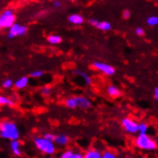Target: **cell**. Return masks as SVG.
<instances>
[{
	"label": "cell",
	"mask_w": 158,
	"mask_h": 158,
	"mask_svg": "<svg viewBox=\"0 0 158 158\" xmlns=\"http://www.w3.org/2000/svg\"><path fill=\"white\" fill-rule=\"evenodd\" d=\"M132 144L137 150L146 152H156L158 148L157 140L148 133H137L133 138Z\"/></svg>",
	"instance_id": "obj_1"
},
{
	"label": "cell",
	"mask_w": 158,
	"mask_h": 158,
	"mask_svg": "<svg viewBox=\"0 0 158 158\" xmlns=\"http://www.w3.org/2000/svg\"><path fill=\"white\" fill-rule=\"evenodd\" d=\"M0 138L7 141L19 140L20 131L16 123L8 119L0 121Z\"/></svg>",
	"instance_id": "obj_2"
},
{
	"label": "cell",
	"mask_w": 158,
	"mask_h": 158,
	"mask_svg": "<svg viewBox=\"0 0 158 158\" xmlns=\"http://www.w3.org/2000/svg\"><path fill=\"white\" fill-rule=\"evenodd\" d=\"M33 141L36 150L46 156H53L57 152V145L54 141L48 140L44 136H36Z\"/></svg>",
	"instance_id": "obj_3"
},
{
	"label": "cell",
	"mask_w": 158,
	"mask_h": 158,
	"mask_svg": "<svg viewBox=\"0 0 158 158\" xmlns=\"http://www.w3.org/2000/svg\"><path fill=\"white\" fill-rule=\"evenodd\" d=\"M121 127L129 135H135L139 132V123L131 117H125L121 120Z\"/></svg>",
	"instance_id": "obj_4"
},
{
	"label": "cell",
	"mask_w": 158,
	"mask_h": 158,
	"mask_svg": "<svg viewBox=\"0 0 158 158\" xmlns=\"http://www.w3.org/2000/svg\"><path fill=\"white\" fill-rule=\"evenodd\" d=\"M16 20V16L13 9H6L0 14V24L5 29H9L12 27Z\"/></svg>",
	"instance_id": "obj_5"
},
{
	"label": "cell",
	"mask_w": 158,
	"mask_h": 158,
	"mask_svg": "<svg viewBox=\"0 0 158 158\" xmlns=\"http://www.w3.org/2000/svg\"><path fill=\"white\" fill-rule=\"evenodd\" d=\"M28 28L26 25H20L18 23H15L12 27L9 28L8 31V39H15L17 36H23L27 34Z\"/></svg>",
	"instance_id": "obj_6"
},
{
	"label": "cell",
	"mask_w": 158,
	"mask_h": 158,
	"mask_svg": "<svg viewBox=\"0 0 158 158\" xmlns=\"http://www.w3.org/2000/svg\"><path fill=\"white\" fill-rule=\"evenodd\" d=\"M92 67L100 71L101 73L105 74L106 76H113L115 74V68L111 66L110 64L101 62V61H94L92 63Z\"/></svg>",
	"instance_id": "obj_7"
},
{
	"label": "cell",
	"mask_w": 158,
	"mask_h": 158,
	"mask_svg": "<svg viewBox=\"0 0 158 158\" xmlns=\"http://www.w3.org/2000/svg\"><path fill=\"white\" fill-rule=\"evenodd\" d=\"M59 158H85L83 152L77 148H66L60 152Z\"/></svg>",
	"instance_id": "obj_8"
},
{
	"label": "cell",
	"mask_w": 158,
	"mask_h": 158,
	"mask_svg": "<svg viewBox=\"0 0 158 158\" xmlns=\"http://www.w3.org/2000/svg\"><path fill=\"white\" fill-rule=\"evenodd\" d=\"M55 144L57 145V147L60 148H65L69 145L70 143V137L67 134L64 133H60V134H56L55 137Z\"/></svg>",
	"instance_id": "obj_9"
},
{
	"label": "cell",
	"mask_w": 158,
	"mask_h": 158,
	"mask_svg": "<svg viewBox=\"0 0 158 158\" xmlns=\"http://www.w3.org/2000/svg\"><path fill=\"white\" fill-rule=\"evenodd\" d=\"M75 99H76L77 108L87 109V108L91 107V106H92L91 101L85 96H75Z\"/></svg>",
	"instance_id": "obj_10"
},
{
	"label": "cell",
	"mask_w": 158,
	"mask_h": 158,
	"mask_svg": "<svg viewBox=\"0 0 158 158\" xmlns=\"http://www.w3.org/2000/svg\"><path fill=\"white\" fill-rule=\"evenodd\" d=\"M89 23L92 26L100 29L101 31H109L111 29V24L108 21H100L98 19H95V18H92L89 20Z\"/></svg>",
	"instance_id": "obj_11"
},
{
	"label": "cell",
	"mask_w": 158,
	"mask_h": 158,
	"mask_svg": "<svg viewBox=\"0 0 158 158\" xmlns=\"http://www.w3.org/2000/svg\"><path fill=\"white\" fill-rule=\"evenodd\" d=\"M10 150L12 153L15 156H21L22 155V150H21V143L19 140H13L10 141Z\"/></svg>",
	"instance_id": "obj_12"
},
{
	"label": "cell",
	"mask_w": 158,
	"mask_h": 158,
	"mask_svg": "<svg viewBox=\"0 0 158 158\" xmlns=\"http://www.w3.org/2000/svg\"><path fill=\"white\" fill-rule=\"evenodd\" d=\"M102 152L98 148H89L83 152L85 158H102Z\"/></svg>",
	"instance_id": "obj_13"
},
{
	"label": "cell",
	"mask_w": 158,
	"mask_h": 158,
	"mask_svg": "<svg viewBox=\"0 0 158 158\" xmlns=\"http://www.w3.org/2000/svg\"><path fill=\"white\" fill-rule=\"evenodd\" d=\"M28 85H29V78L26 77V76H23L19 79H17L15 81V87L18 90H22V89H25Z\"/></svg>",
	"instance_id": "obj_14"
},
{
	"label": "cell",
	"mask_w": 158,
	"mask_h": 158,
	"mask_svg": "<svg viewBox=\"0 0 158 158\" xmlns=\"http://www.w3.org/2000/svg\"><path fill=\"white\" fill-rule=\"evenodd\" d=\"M106 93H107V95L111 98H113V99H116V98H119L121 95H122V91L120 90V88H118L117 86L115 85H109L107 86L106 88Z\"/></svg>",
	"instance_id": "obj_15"
},
{
	"label": "cell",
	"mask_w": 158,
	"mask_h": 158,
	"mask_svg": "<svg viewBox=\"0 0 158 158\" xmlns=\"http://www.w3.org/2000/svg\"><path fill=\"white\" fill-rule=\"evenodd\" d=\"M68 21L74 25H81L85 22V18L79 14H71L68 16Z\"/></svg>",
	"instance_id": "obj_16"
},
{
	"label": "cell",
	"mask_w": 158,
	"mask_h": 158,
	"mask_svg": "<svg viewBox=\"0 0 158 158\" xmlns=\"http://www.w3.org/2000/svg\"><path fill=\"white\" fill-rule=\"evenodd\" d=\"M73 74H75V75L80 76L81 78H82L86 85H92V79H91V77L88 75V74H86L85 72H83L81 70H79V69H74L73 70Z\"/></svg>",
	"instance_id": "obj_17"
},
{
	"label": "cell",
	"mask_w": 158,
	"mask_h": 158,
	"mask_svg": "<svg viewBox=\"0 0 158 158\" xmlns=\"http://www.w3.org/2000/svg\"><path fill=\"white\" fill-rule=\"evenodd\" d=\"M15 101L10 97L0 94V106H15Z\"/></svg>",
	"instance_id": "obj_18"
},
{
	"label": "cell",
	"mask_w": 158,
	"mask_h": 158,
	"mask_svg": "<svg viewBox=\"0 0 158 158\" xmlns=\"http://www.w3.org/2000/svg\"><path fill=\"white\" fill-rule=\"evenodd\" d=\"M61 40H62L61 36L59 35H48V38H47V41L52 45L60 44L61 42Z\"/></svg>",
	"instance_id": "obj_19"
},
{
	"label": "cell",
	"mask_w": 158,
	"mask_h": 158,
	"mask_svg": "<svg viewBox=\"0 0 158 158\" xmlns=\"http://www.w3.org/2000/svg\"><path fill=\"white\" fill-rule=\"evenodd\" d=\"M102 158H118V155L112 150H106L102 152Z\"/></svg>",
	"instance_id": "obj_20"
},
{
	"label": "cell",
	"mask_w": 158,
	"mask_h": 158,
	"mask_svg": "<svg viewBox=\"0 0 158 158\" xmlns=\"http://www.w3.org/2000/svg\"><path fill=\"white\" fill-rule=\"evenodd\" d=\"M139 132L138 133H148V129H150V126L147 122H140L139 123Z\"/></svg>",
	"instance_id": "obj_21"
},
{
	"label": "cell",
	"mask_w": 158,
	"mask_h": 158,
	"mask_svg": "<svg viewBox=\"0 0 158 158\" xmlns=\"http://www.w3.org/2000/svg\"><path fill=\"white\" fill-rule=\"evenodd\" d=\"M14 85H15V81L10 78L4 80L3 82H2V87L4 89H11Z\"/></svg>",
	"instance_id": "obj_22"
},
{
	"label": "cell",
	"mask_w": 158,
	"mask_h": 158,
	"mask_svg": "<svg viewBox=\"0 0 158 158\" xmlns=\"http://www.w3.org/2000/svg\"><path fill=\"white\" fill-rule=\"evenodd\" d=\"M40 92H41V94L44 97H49L51 95V93H52V88L49 85H44V86L41 87Z\"/></svg>",
	"instance_id": "obj_23"
},
{
	"label": "cell",
	"mask_w": 158,
	"mask_h": 158,
	"mask_svg": "<svg viewBox=\"0 0 158 158\" xmlns=\"http://www.w3.org/2000/svg\"><path fill=\"white\" fill-rule=\"evenodd\" d=\"M147 23H148V25H150V26H156V25H158V16L152 15L150 17H148Z\"/></svg>",
	"instance_id": "obj_24"
},
{
	"label": "cell",
	"mask_w": 158,
	"mask_h": 158,
	"mask_svg": "<svg viewBox=\"0 0 158 158\" xmlns=\"http://www.w3.org/2000/svg\"><path fill=\"white\" fill-rule=\"evenodd\" d=\"M43 75H44V72L42 70H35V71L31 72V74H30V76L32 78H35V79L41 78Z\"/></svg>",
	"instance_id": "obj_25"
},
{
	"label": "cell",
	"mask_w": 158,
	"mask_h": 158,
	"mask_svg": "<svg viewBox=\"0 0 158 158\" xmlns=\"http://www.w3.org/2000/svg\"><path fill=\"white\" fill-rule=\"evenodd\" d=\"M42 136H44L46 139H48V140H50V141H55L56 134H54L52 132H45Z\"/></svg>",
	"instance_id": "obj_26"
},
{
	"label": "cell",
	"mask_w": 158,
	"mask_h": 158,
	"mask_svg": "<svg viewBox=\"0 0 158 158\" xmlns=\"http://www.w3.org/2000/svg\"><path fill=\"white\" fill-rule=\"evenodd\" d=\"M135 33H136V35H139V36H142V35H145V31L143 30V28H141V27L136 28V29H135Z\"/></svg>",
	"instance_id": "obj_27"
},
{
	"label": "cell",
	"mask_w": 158,
	"mask_h": 158,
	"mask_svg": "<svg viewBox=\"0 0 158 158\" xmlns=\"http://www.w3.org/2000/svg\"><path fill=\"white\" fill-rule=\"evenodd\" d=\"M123 17L125 18V19H128V18L131 17V12H129L128 10H125L123 12Z\"/></svg>",
	"instance_id": "obj_28"
},
{
	"label": "cell",
	"mask_w": 158,
	"mask_h": 158,
	"mask_svg": "<svg viewBox=\"0 0 158 158\" xmlns=\"http://www.w3.org/2000/svg\"><path fill=\"white\" fill-rule=\"evenodd\" d=\"M61 6V2L60 0H54L53 1V7L54 8H60Z\"/></svg>",
	"instance_id": "obj_29"
},
{
	"label": "cell",
	"mask_w": 158,
	"mask_h": 158,
	"mask_svg": "<svg viewBox=\"0 0 158 158\" xmlns=\"http://www.w3.org/2000/svg\"><path fill=\"white\" fill-rule=\"evenodd\" d=\"M154 98H155V101L157 102V104H158V87L154 88Z\"/></svg>",
	"instance_id": "obj_30"
},
{
	"label": "cell",
	"mask_w": 158,
	"mask_h": 158,
	"mask_svg": "<svg viewBox=\"0 0 158 158\" xmlns=\"http://www.w3.org/2000/svg\"><path fill=\"white\" fill-rule=\"evenodd\" d=\"M155 157H156V158H158V148L156 150V154H155Z\"/></svg>",
	"instance_id": "obj_31"
},
{
	"label": "cell",
	"mask_w": 158,
	"mask_h": 158,
	"mask_svg": "<svg viewBox=\"0 0 158 158\" xmlns=\"http://www.w3.org/2000/svg\"><path fill=\"white\" fill-rule=\"evenodd\" d=\"M123 158H134V157H131V156H125Z\"/></svg>",
	"instance_id": "obj_32"
},
{
	"label": "cell",
	"mask_w": 158,
	"mask_h": 158,
	"mask_svg": "<svg viewBox=\"0 0 158 158\" xmlns=\"http://www.w3.org/2000/svg\"><path fill=\"white\" fill-rule=\"evenodd\" d=\"M2 29H3V27L1 26V24H0V32H1V31H2Z\"/></svg>",
	"instance_id": "obj_33"
},
{
	"label": "cell",
	"mask_w": 158,
	"mask_h": 158,
	"mask_svg": "<svg viewBox=\"0 0 158 158\" xmlns=\"http://www.w3.org/2000/svg\"><path fill=\"white\" fill-rule=\"evenodd\" d=\"M51 158H59V157H57V156H55V155H53V156H51Z\"/></svg>",
	"instance_id": "obj_34"
},
{
	"label": "cell",
	"mask_w": 158,
	"mask_h": 158,
	"mask_svg": "<svg viewBox=\"0 0 158 158\" xmlns=\"http://www.w3.org/2000/svg\"><path fill=\"white\" fill-rule=\"evenodd\" d=\"M70 1H76V0H70Z\"/></svg>",
	"instance_id": "obj_35"
},
{
	"label": "cell",
	"mask_w": 158,
	"mask_h": 158,
	"mask_svg": "<svg viewBox=\"0 0 158 158\" xmlns=\"http://www.w3.org/2000/svg\"><path fill=\"white\" fill-rule=\"evenodd\" d=\"M141 158H145V157H141Z\"/></svg>",
	"instance_id": "obj_36"
}]
</instances>
